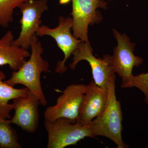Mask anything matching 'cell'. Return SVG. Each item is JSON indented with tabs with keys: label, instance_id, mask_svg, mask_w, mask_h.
<instances>
[{
	"label": "cell",
	"instance_id": "cell-1",
	"mask_svg": "<svg viewBox=\"0 0 148 148\" xmlns=\"http://www.w3.org/2000/svg\"><path fill=\"white\" fill-rule=\"evenodd\" d=\"M31 48L29 60L18 71H13L10 78L4 82L12 87L17 84L24 86L36 96L41 105L45 106L47 101L42 88L40 75L42 73L49 71V65L42 56L44 49L36 34L32 38Z\"/></svg>",
	"mask_w": 148,
	"mask_h": 148
},
{
	"label": "cell",
	"instance_id": "cell-2",
	"mask_svg": "<svg viewBox=\"0 0 148 148\" xmlns=\"http://www.w3.org/2000/svg\"><path fill=\"white\" fill-rule=\"evenodd\" d=\"M108 102L104 112L89 124L93 138L97 136L106 137L112 140L118 148H128L122 137L123 114L120 102L116 99L115 83L109 84Z\"/></svg>",
	"mask_w": 148,
	"mask_h": 148
},
{
	"label": "cell",
	"instance_id": "cell-3",
	"mask_svg": "<svg viewBox=\"0 0 148 148\" xmlns=\"http://www.w3.org/2000/svg\"><path fill=\"white\" fill-rule=\"evenodd\" d=\"M48 134L47 148H64L76 145L86 137L93 138L89 124L72 122L61 118L52 122L45 121Z\"/></svg>",
	"mask_w": 148,
	"mask_h": 148
},
{
	"label": "cell",
	"instance_id": "cell-4",
	"mask_svg": "<svg viewBox=\"0 0 148 148\" xmlns=\"http://www.w3.org/2000/svg\"><path fill=\"white\" fill-rule=\"evenodd\" d=\"M87 85L72 84L66 87L53 106L48 107L44 113L46 121L52 122L61 118L76 123L82 108Z\"/></svg>",
	"mask_w": 148,
	"mask_h": 148
},
{
	"label": "cell",
	"instance_id": "cell-5",
	"mask_svg": "<svg viewBox=\"0 0 148 148\" xmlns=\"http://www.w3.org/2000/svg\"><path fill=\"white\" fill-rule=\"evenodd\" d=\"M117 45L114 49L112 56L106 55L103 59L110 65L114 73L122 78V84L127 82L133 75L134 67H138L143 62V58L133 53L135 44L130 42L125 34L122 35L115 29L113 30Z\"/></svg>",
	"mask_w": 148,
	"mask_h": 148
},
{
	"label": "cell",
	"instance_id": "cell-6",
	"mask_svg": "<svg viewBox=\"0 0 148 148\" xmlns=\"http://www.w3.org/2000/svg\"><path fill=\"white\" fill-rule=\"evenodd\" d=\"M69 0H60L61 3ZM70 1V0H69ZM73 36L84 42L90 43L88 36L89 25L98 23L102 16L97 8L106 9L107 3L104 0H72Z\"/></svg>",
	"mask_w": 148,
	"mask_h": 148
},
{
	"label": "cell",
	"instance_id": "cell-7",
	"mask_svg": "<svg viewBox=\"0 0 148 148\" xmlns=\"http://www.w3.org/2000/svg\"><path fill=\"white\" fill-rule=\"evenodd\" d=\"M73 25L72 17L65 18L60 16L57 27L51 29L45 25H41L36 33L37 36H47L53 38L64 53V59L62 61H58L56 67L55 71L58 73L62 74L66 73L68 69L65 65L66 61L82 41L74 37L71 33V29Z\"/></svg>",
	"mask_w": 148,
	"mask_h": 148
},
{
	"label": "cell",
	"instance_id": "cell-8",
	"mask_svg": "<svg viewBox=\"0 0 148 148\" xmlns=\"http://www.w3.org/2000/svg\"><path fill=\"white\" fill-rule=\"evenodd\" d=\"M22 14L19 22L21 31L18 38L12 44L28 50L31 47L32 38L42 23L43 14L48 10V0H29L18 7Z\"/></svg>",
	"mask_w": 148,
	"mask_h": 148
},
{
	"label": "cell",
	"instance_id": "cell-9",
	"mask_svg": "<svg viewBox=\"0 0 148 148\" xmlns=\"http://www.w3.org/2000/svg\"><path fill=\"white\" fill-rule=\"evenodd\" d=\"M72 54L73 61L69 66L72 70L75 69L80 61H87L91 67L93 81L97 85L108 88L110 84L115 83L116 73L105 59L93 56L90 43L81 42Z\"/></svg>",
	"mask_w": 148,
	"mask_h": 148
},
{
	"label": "cell",
	"instance_id": "cell-10",
	"mask_svg": "<svg viewBox=\"0 0 148 148\" xmlns=\"http://www.w3.org/2000/svg\"><path fill=\"white\" fill-rule=\"evenodd\" d=\"M13 101L14 114L10 120L11 124L18 125L29 133L36 132L39 121V100L29 90L26 95L14 98Z\"/></svg>",
	"mask_w": 148,
	"mask_h": 148
},
{
	"label": "cell",
	"instance_id": "cell-11",
	"mask_svg": "<svg viewBox=\"0 0 148 148\" xmlns=\"http://www.w3.org/2000/svg\"><path fill=\"white\" fill-rule=\"evenodd\" d=\"M108 88L97 85L94 81L87 85L86 92L78 122L88 125L92 120L103 113L108 102Z\"/></svg>",
	"mask_w": 148,
	"mask_h": 148
},
{
	"label": "cell",
	"instance_id": "cell-12",
	"mask_svg": "<svg viewBox=\"0 0 148 148\" xmlns=\"http://www.w3.org/2000/svg\"><path fill=\"white\" fill-rule=\"evenodd\" d=\"M14 35L8 31L0 38V66L8 65L12 71H18L31 53L28 50L14 45Z\"/></svg>",
	"mask_w": 148,
	"mask_h": 148
},
{
	"label": "cell",
	"instance_id": "cell-13",
	"mask_svg": "<svg viewBox=\"0 0 148 148\" xmlns=\"http://www.w3.org/2000/svg\"><path fill=\"white\" fill-rule=\"evenodd\" d=\"M5 77L4 73L0 71V119L11 117L10 113L13 108L12 104H9V101L26 95L29 90L26 87L18 89L10 86L3 81Z\"/></svg>",
	"mask_w": 148,
	"mask_h": 148
},
{
	"label": "cell",
	"instance_id": "cell-14",
	"mask_svg": "<svg viewBox=\"0 0 148 148\" xmlns=\"http://www.w3.org/2000/svg\"><path fill=\"white\" fill-rule=\"evenodd\" d=\"M10 120L0 119V148H21L15 130Z\"/></svg>",
	"mask_w": 148,
	"mask_h": 148
},
{
	"label": "cell",
	"instance_id": "cell-15",
	"mask_svg": "<svg viewBox=\"0 0 148 148\" xmlns=\"http://www.w3.org/2000/svg\"><path fill=\"white\" fill-rule=\"evenodd\" d=\"M29 0H0V27L7 28L14 20L16 8Z\"/></svg>",
	"mask_w": 148,
	"mask_h": 148
},
{
	"label": "cell",
	"instance_id": "cell-16",
	"mask_svg": "<svg viewBox=\"0 0 148 148\" xmlns=\"http://www.w3.org/2000/svg\"><path fill=\"white\" fill-rule=\"evenodd\" d=\"M122 88L136 87L139 88L145 95V101L148 104V73L137 76L132 75L128 81L122 84Z\"/></svg>",
	"mask_w": 148,
	"mask_h": 148
}]
</instances>
